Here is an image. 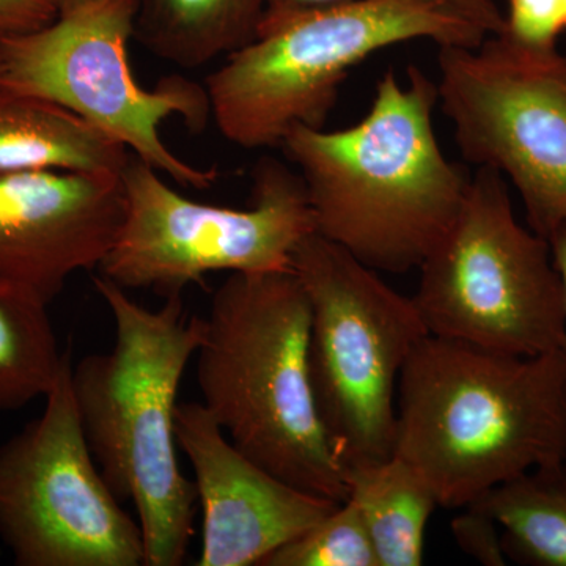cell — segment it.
I'll return each mask as SVG.
<instances>
[{"label": "cell", "mask_w": 566, "mask_h": 566, "mask_svg": "<svg viewBox=\"0 0 566 566\" xmlns=\"http://www.w3.org/2000/svg\"><path fill=\"white\" fill-rule=\"evenodd\" d=\"M438 87L419 66L382 74L349 128L294 126L281 148L300 169L316 233L382 273L415 270L449 232L471 177L434 133Z\"/></svg>", "instance_id": "1"}, {"label": "cell", "mask_w": 566, "mask_h": 566, "mask_svg": "<svg viewBox=\"0 0 566 566\" xmlns=\"http://www.w3.org/2000/svg\"><path fill=\"white\" fill-rule=\"evenodd\" d=\"M394 455L415 465L439 506L566 461V356L495 353L427 335L398 381Z\"/></svg>", "instance_id": "2"}, {"label": "cell", "mask_w": 566, "mask_h": 566, "mask_svg": "<svg viewBox=\"0 0 566 566\" xmlns=\"http://www.w3.org/2000/svg\"><path fill=\"white\" fill-rule=\"evenodd\" d=\"M93 285L114 318L115 345L73 364L82 433L112 493L136 506L145 565L178 566L188 556L199 501L178 464L175 412L182 375L202 344L203 318L188 314L181 294L151 311L102 274Z\"/></svg>", "instance_id": "3"}, {"label": "cell", "mask_w": 566, "mask_h": 566, "mask_svg": "<svg viewBox=\"0 0 566 566\" xmlns=\"http://www.w3.org/2000/svg\"><path fill=\"white\" fill-rule=\"evenodd\" d=\"M312 307L293 270L230 274L216 290L196 353L202 405L230 442L307 493L346 501L312 394Z\"/></svg>", "instance_id": "4"}, {"label": "cell", "mask_w": 566, "mask_h": 566, "mask_svg": "<svg viewBox=\"0 0 566 566\" xmlns=\"http://www.w3.org/2000/svg\"><path fill=\"white\" fill-rule=\"evenodd\" d=\"M485 32L447 0H346L263 14L256 36L207 80L211 117L248 150L281 148L294 126L324 128L357 65L395 44L479 48Z\"/></svg>", "instance_id": "5"}, {"label": "cell", "mask_w": 566, "mask_h": 566, "mask_svg": "<svg viewBox=\"0 0 566 566\" xmlns=\"http://www.w3.org/2000/svg\"><path fill=\"white\" fill-rule=\"evenodd\" d=\"M292 270L311 301L308 376L331 450L342 469L389 460L398 381L430 335L415 300L316 232L297 244Z\"/></svg>", "instance_id": "6"}, {"label": "cell", "mask_w": 566, "mask_h": 566, "mask_svg": "<svg viewBox=\"0 0 566 566\" xmlns=\"http://www.w3.org/2000/svg\"><path fill=\"white\" fill-rule=\"evenodd\" d=\"M412 296L428 333L490 352L562 348L565 292L549 241L521 226L504 178L479 167Z\"/></svg>", "instance_id": "7"}, {"label": "cell", "mask_w": 566, "mask_h": 566, "mask_svg": "<svg viewBox=\"0 0 566 566\" xmlns=\"http://www.w3.org/2000/svg\"><path fill=\"white\" fill-rule=\"evenodd\" d=\"M137 10L139 0H102L0 39V85L61 104L182 188L210 189L218 169L182 161L159 134L170 117L202 132L211 117L207 87L178 74L140 87L128 57Z\"/></svg>", "instance_id": "8"}, {"label": "cell", "mask_w": 566, "mask_h": 566, "mask_svg": "<svg viewBox=\"0 0 566 566\" xmlns=\"http://www.w3.org/2000/svg\"><path fill=\"white\" fill-rule=\"evenodd\" d=\"M122 181L125 218L98 270L125 290L169 297L211 273L292 270L297 244L316 232L303 178L275 159L255 167L245 210L186 199L137 156Z\"/></svg>", "instance_id": "9"}, {"label": "cell", "mask_w": 566, "mask_h": 566, "mask_svg": "<svg viewBox=\"0 0 566 566\" xmlns=\"http://www.w3.org/2000/svg\"><path fill=\"white\" fill-rule=\"evenodd\" d=\"M438 104L465 161L515 186L534 232L566 223V57L504 35L439 48Z\"/></svg>", "instance_id": "10"}, {"label": "cell", "mask_w": 566, "mask_h": 566, "mask_svg": "<svg viewBox=\"0 0 566 566\" xmlns=\"http://www.w3.org/2000/svg\"><path fill=\"white\" fill-rule=\"evenodd\" d=\"M71 354L43 412L0 447V538L20 566H142L139 521L93 458L71 387Z\"/></svg>", "instance_id": "11"}, {"label": "cell", "mask_w": 566, "mask_h": 566, "mask_svg": "<svg viewBox=\"0 0 566 566\" xmlns=\"http://www.w3.org/2000/svg\"><path fill=\"white\" fill-rule=\"evenodd\" d=\"M122 175L0 174V281L51 304L98 270L125 218Z\"/></svg>", "instance_id": "12"}, {"label": "cell", "mask_w": 566, "mask_h": 566, "mask_svg": "<svg viewBox=\"0 0 566 566\" xmlns=\"http://www.w3.org/2000/svg\"><path fill=\"white\" fill-rule=\"evenodd\" d=\"M175 438L192 465L202 506L199 566H262L342 504L289 485L253 463L202 403L177 406Z\"/></svg>", "instance_id": "13"}, {"label": "cell", "mask_w": 566, "mask_h": 566, "mask_svg": "<svg viewBox=\"0 0 566 566\" xmlns=\"http://www.w3.org/2000/svg\"><path fill=\"white\" fill-rule=\"evenodd\" d=\"M129 150L61 104L0 85V174L122 175Z\"/></svg>", "instance_id": "14"}, {"label": "cell", "mask_w": 566, "mask_h": 566, "mask_svg": "<svg viewBox=\"0 0 566 566\" xmlns=\"http://www.w3.org/2000/svg\"><path fill=\"white\" fill-rule=\"evenodd\" d=\"M346 501L363 517L379 566L423 564L424 534L438 505L419 471L398 457L344 468Z\"/></svg>", "instance_id": "15"}, {"label": "cell", "mask_w": 566, "mask_h": 566, "mask_svg": "<svg viewBox=\"0 0 566 566\" xmlns=\"http://www.w3.org/2000/svg\"><path fill=\"white\" fill-rule=\"evenodd\" d=\"M264 0H139L134 36L156 57L199 69L256 36Z\"/></svg>", "instance_id": "16"}, {"label": "cell", "mask_w": 566, "mask_h": 566, "mask_svg": "<svg viewBox=\"0 0 566 566\" xmlns=\"http://www.w3.org/2000/svg\"><path fill=\"white\" fill-rule=\"evenodd\" d=\"M471 506L497 523L509 560L566 566V461L509 480Z\"/></svg>", "instance_id": "17"}, {"label": "cell", "mask_w": 566, "mask_h": 566, "mask_svg": "<svg viewBox=\"0 0 566 566\" xmlns=\"http://www.w3.org/2000/svg\"><path fill=\"white\" fill-rule=\"evenodd\" d=\"M50 304L0 281V412L18 411L50 394L70 352L61 353Z\"/></svg>", "instance_id": "18"}, {"label": "cell", "mask_w": 566, "mask_h": 566, "mask_svg": "<svg viewBox=\"0 0 566 566\" xmlns=\"http://www.w3.org/2000/svg\"><path fill=\"white\" fill-rule=\"evenodd\" d=\"M262 566H379L359 512L345 501L303 535L274 551Z\"/></svg>", "instance_id": "19"}, {"label": "cell", "mask_w": 566, "mask_h": 566, "mask_svg": "<svg viewBox=\"0 0 566 566\" xmlns=\"http://www.w3.org/2000/svg\"><path fill=\"white\" fill-rule=\"evenodd\" d=\"M565 31L562 0H509V17L501 35L527 50H556Z\"/></svg>", "instance_id": "20"}, {"label": "cell", "mask_w": 566, "mask_h": 566, "mask_svg": "<svg viewBox=\"0 0 566 566\" xmlns=\"http://www.w3.org/2000/svg\"><path fill=\"white\" fill-rule=\"evenodd\" d=\"M453 539L465 556L485 566L509 564L502 546L501 528L497 523L475 506H464L460 515L450 523Z\"/></svg>", "instance_id": "21"}, {"label": "cell", "mask_w": 566, "mask_h": 566, "mask_svg": "<svg viewBox=\"0 0 566 566\" xmlns=\"http://www.w3.org/2000/svg\"><path fill=\"white\" fill-rule=\"evenodd\" d=\"M57 17L52 0H0V39L36 31Z\"/></svg>", "instance_id": "22"}, {"label": "cell", "mask_w": 566, "mask_h": 566, "mask_svg": "<svg viewBox=\"0 0 566 566\" xmlns=\"http://www.w3.org/2000/svg\"><path fill=\"white\" fill-rule=\"evenodd\" d=\"M450 6L479 25L488 36L501 35L505 29V17L493 0H447Z\"/></svg>", "instance_id": "23"}, {"label": "cell", "mask_w": 566, "mask_h": 566, "mask_svg": "<svg viewBox=\"0 0 566 566\" xmlns=\"http://www.w3.org/2000/svg\"><path fill=\"white\" fill-rule=\"evenodd\" d=\"M340 2H346V0H264L263 14L293 13V11L316 9V7Z\"/></svg>", "instance_id": "24"}, {"label": "cell", "mask_w": 566, "mask_h": 566, "mask_svg": "<svg viewBox=\"0 0 566 566\" xmlns=\"http://www.w3.org/2000/svg\"><path fill=\"white\" fill-rule=\"evenodd\" d=\"M551 251H553L554 262H556V266L558 273H560L562 283H564V292H565V311H566V223L564 226L558 227L556 232L551 234L549 237ZM566 356V322H565V340L564 346H562Z\"/></svg>", "instance_id": "25"}, {"label": "cell", "mask_w": 566, "mask_h": 566, "mask_svg": "<svg viewBox=\"0 0 566 566\" xmlns=\"http://www.w3.org/2000/svg\"><path fill=\"white\" fill-rule=\"evenodd\" d=\"M102 2V0H52L59 14L66 11L81 9V7L92 6V3Z\"/></svg>", "instance_id": "26"}, {"label": "cell", "mask_w": 566, "mask_h": 566, "mask_svg": "<svg viewBox=\"0 0 566 566\" xmlns=\"http://www.w3.org/2000/svg\"><path fill=\"white\" fill-rule=\"evenodd\" d=\"M562 10H564V21H565V29H566V0H562Z\"/></svg>", "instance_id": "27"}]
</instances>
